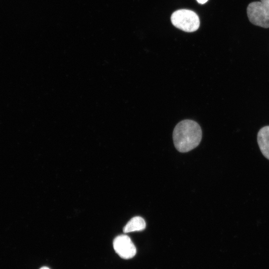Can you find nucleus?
Segmentation results:
<instances>
[{
  "label": "nucleus",
  "mask_w": 269,
  "mask_h": 269,
  "mask_svg": "<svg viewBox=\"0 0 269 269\" xmlns=\"http://www.w3.org/2000/svg\"><path fill=\"white\" fill-rule=\"evenodd\" d=\"M200 125L191 120H184L178 123L173 132V140L176 149L186 152L196 147L202 139Z\"/></svg>",
  "instance_id": "1"
},
{
  "label": "nucleus",
  "mask_w": 269,
  "mask_h": 269,
  "mask_svg": "<svg viewBox=\"0 0 269 269\" xmlns=\"http://www.w3.org/2000/svg\"><path fill=\"white\" fill-rule=\"evenodd\" d=\"M174 26L186 32L196 31L199 27L200 20L197 14L189 9H179L174 11L171 16Z\"/></svg>",
  "instance_id": "2"
},
{
  "label": "nucleus",
  "mask_w": 269,
  "mask_h": 269,
  "mask_svg": "<svg viewBox=\"0 0 269 269\" xmlns=\"http://www.w3.org/2000/svg\"><path fill=\"white\" fill-rule=\"evenodd\" d=\"M247 12L252 23L264 28L269 27V8L261 1L250 3Z\"/></svg>",
  "instance_id": "3"
},
{
  "label": "nucleus",
  "mask_w": 269,
  "mask_h": 269,
  "mask_svg": "<svg viewBox=\"0 0 269 269\" xmlns=\"http://www.w3.org/2000/svg\"><path fill=\"white\" fill-rule=\"evenodd\" d=\"M113 247L116 253L124 259L133 258L136 253L135 246L131 238L126 235L116 237L113 241Z\"/></svg>",
  "instance_id": "4"
},
{
  "label": "nucleus",
  "mask_w": 269,
  "mask_h": 269,
  "mask_svg": "<svg viewBox=\"0 0 269 269\" xmlns=\"http://www.w3.org/2000/svg\"><path fill=\"white\" fill-rule=\"evenodd\" d=\"M257 140L262 154L269 159V126L264 127L259 131Z\"/></svg>",
  "instance_id": "5"
},
{
  "label": "nucleus",
  "mask_w": 269,
  "mask_h": 269,
  "mask_svg": "<svg viewBox=\"0 0 269 269\" xmlns=\"http://www.w3.org/2000/svg\"><path fill=\"white\" fill-rule=\"evenodd\" d=\"M146 227L144 220L140 216H135L132 218L123 228L125 233L134 231H139L144 230Z\"/></svg>",
  "instance_id": "6"
},
{
  "label": "nucleus",
  "mask_w": 269,
  "mask_h": 269,
  "mask_svg": "<svg viewBox=\"0 0 269 269\" xmlns=\"http://www.w3.org/2000/svg\"><path fill=\"white\" fill-rule=\"evenodd\" d=\"M261 1L269 8V0H261Z\"/></svg>",
  "instance_id": "7"
},
{
  "label": "nucleus",
  "mask_w": 269,
  "mask_h": 269,
  "mask_svg": "<svg viewBox=\"0 0 269 269\" xmlns=\"http://www.w3.org/2000/svg\"><path fill=\"white\" fill-rule=\"evenodd\" d=\"M197 2L200 4H204L206 3L208 0H196Z\"/></svg>",
  "instance_id": "8"
},
{
  "label": "nucleus",
  "mask_w": 269,
  "mask_h": 269,
  "mask_svg": "<svg viewBox=\"0 0 269 269\" xmlns=\"http://www.w3.org/2000/svg\"><path fill=\"white\" fill-rule=\"evenodd\" d=\"M40 269H50L48 267H43L42 268H41Z\"/></svg>",
  "instance_id": "9"
}]
</instances>
